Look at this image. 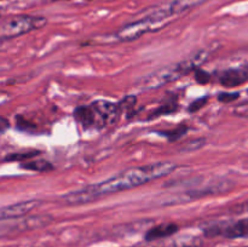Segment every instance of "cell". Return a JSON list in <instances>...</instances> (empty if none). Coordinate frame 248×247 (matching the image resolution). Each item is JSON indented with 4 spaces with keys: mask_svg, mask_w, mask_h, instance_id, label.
Wrapping results in <instances>:
<instances>
[{
    "mask_svg": "<svg viewBox=\"0 0 248 247\" xmlns=\"http://www.w3.org/2000/svg\"><path fill=\"white\" fill-rule=\"evenodd\" d=\"M176 169L177 165L171 161L132 167V169L120 172L98 184H91V185L79 189V190L72 191L63 196L62 200L67 205H84V203L98 200L102 196L137 188V186L149 183L155 179L169 176Z\"/></svg>",
    "mask_w": 248,
    "mask_h": 247,
    "instance_id": "cell-1",
    "label": "cell"
},
{
    "mask_svg": "<svg viewBox=\"0 0 248 247\" xmlns=\"http://www.w3.org/2000/svg\"><path fill=\"white\" fill-rule=\"evenodd\" d=\"M207 57L208 53L206 51H200V52L195 53V55L182 61V62L176 63V64L171 65V67L162 68V69L143 77L137 84V87L140 90L157 89V87L162 86V85L167 84V82L174 81V80L189 74L193 70H196L199 65H201L207 60Z\"/></svg>",
    "mask_w": 248,
    "mask_h": 247,
    "instance_id": "cell-2",
    "label": "cell"
},
{
    "mask_svg": "<svg viewBox=\"0 0 248 247\" xmlns=\"http://www.w3.org/2000/svg\"><path fill=\"white\" fill-rule=\"evenodd\" d=\"M46 23H47V19L40 16L21 15V16L10 17L0 23V38L10 40L16 36L44 28Z\"/></svg>",
    "mask_w": 248,
    "mask_h": 247,
    "instance_id": "cell-3",
    "label": "cell"
},
{
    "mask_svg": "<svg viewBox=\"0 0 248 247\" xmlns=\"http://www.w3.org/2000/svg\"><path fill=\"white\" fill-rule=\"evenodd\" d=\"M232 184L230 181H211L205 182L203 184H199L195 188H190L186 191H183L179 194L176 198L170 199L169 203H176V202H186V201L195 200V199L205 198L208 195H217L220 193H227L230 190Z\"/></svg>",
    "mask_w": 248,
    "mask_h": 247,
    "instance_id": "cell-4",
    "label": "cell"
},
{
    "mask_svg": "<svg viewBox=\"0 0 248 247\" xmlns=\"http://www.w3.org/2000/svg\"><path fill=\"white\" fill-rule=\"evenodd\" d=\"M165 26H166V23L157 22L150 17L145 16L121 28L120 31L114 34V38L119 41H132L140 38L144 34L159 31V29L164 28Z\"/></svg>",
    "mask_w": 248,
    "mask_h": 247,
    "instance_id": "cell-5",
    "label": "cell"
},
{
    "mask_svg": "<svg viewBox=\"0 0 248 247\" xmlns=\"http://www.w3.org/2000/svg\"><path fill=\"white\" fill-rule=\"evenodd\" d=\"M208 236H216V235H223L230 239L236 237H247L248 236V218H244L234 223H227V224L212 225L206 230Z\"/></svg>",
    "mask_w": 248,
    "mask_h": 247,
    "instance_id": "cell-6",
    "label": "cell"
},
{
    "mask_svg": "<svg viewBox=\"0 0 248 247\" xmlns=\"http://www.w3.org/2000/svg\"><path fill=\"white\" fill-rule=\"evenodd\" d=\"M39 205H40V201L39 200H26L5 206V207L0 208V220L16 219V218L24 217L31 211L38 207Z\"/></svg>",
    "mask_w": 248,
    "mask_h": 247,
    "instance_id": "cell-7",
    "label": "cell"
},
{
    "mask_svg": "<svg viewBox=\"0 0 248 247\" xmlns=\"http://www.w3.org/2000/svg\"><path fill=\"white\" fill-rule=\"evenodd\" d=\"M92 107L96 109L102 126L115 123L123 111L120 103H111L108 101H96L92 103Z\"/></svg>",
    "mask_w": 248,
    "mask_h": 247,
    "instance_id": "cell-8",
    "label": "cell"
},
{
    "mask_svg": "<svg viewBox=\"0 0 248 247\" xmlns=\"http://www.w3.org/2000/svg\"><path fill=\"white\" fill-rule=\"evenodd\" d=\"M202 245L201 239L196 236H181L176 239H162L150 241L149 244L140 245L135 247H200Z\"/></svg>",
    "mask_w": 248,
    "mask_h": 247,
    "instance_id": "cell-9",
    "label": "cell"
},
{
    "mask_svg": "<svg viewBox=\"0 0 248 247\" xmlns=\"http://www.w3.org/2000/svg\"><path fill=\"white\" fill-rule=\"evenodd\" d=\"M74 118L82 127L90 128V127H96V126L101 125L99 121L98 114H97L96 109L91 106H82L79 108L75 109L74 111ZM102 126V125H101Z\"/></svg>",
    "mask_w": 248,
    "mask_h": 247,
    "instance_id": "cell-10",
    "label": "cell"
},
{
    "mask_svg": "<svg viewBox=\"0 0 248 247\" xmlns=\"http://www.w3.org/2000/svg\"><path fill=\"white\" fill-rule=\"evenodd\" d=\"M177 232H178V225L174 224V223H164V224H159L148 230L147 234H145V240L150 242L167 239V237L176 234Z\"/></svg>",
    "mask_w": 248,
    "mask_h": 247,
    "instance_id": "cell-11",
    "label": "cell"
},
{
    "mask_svg": "<svg viewBox=\"0 0 248 247\" xmlns=\"http://www.w3.org/2000/svg\"><path fill=\"white\" fill-rule=\"evenodd\" d=\"M248 80V73L242 69H228L220 77L219 81L225 87H236L246 82Z\"/></svg>",
    "mask_w": 248,
    "mask_h": 247,
    "instance_id": "cell-12",
    "label": "cell"
},
{
    "mask_svg": "<svg viewBox=\"0 0 248 247\" xmlns=\"http://www.w3.org/2000/svg\"><path fill=\"white\" fill-rule=\"evenodd\" d=\"M205 1H207V0H172V1L165 4V7H166L170 16L174 17L177 15L184 14L193 7L203 4Z\"/></svg>",
    "mask_w": 248,
    "mask_h": 247,
    "instance_id": "cell-13",
    "label": "cell"
},
{
    "mask_svg": "<svg viewBox=\"0 0 248 247\" xmlns=\"http://www.w3.org/2000/svg\"><path fill=\"white\" fill-rule=\"evenodd\" d=\"M21 167L35 172H50L53 170V165L46 160H29V161L22 162Z\"/></svg>",
    "mask_w": 248,
    "mask_h": 247,
    "instance_id": "cell-14",
    "label": "cell"
},
{
    "mask_svg": "<svg viewBox=\"0 0 248 247\" xmlns=\"http://www.w3.org/2000/svg\"><path fill=\"white\" fill-rule=\"evenodd\" d=\"M38 150H31V152H27V153H12V154L7 155L5 157L6 161H19V162H24L28 161L29 159H33L34 156L39 155Z\"/></svg>",
    "mask_w": 248,
    "mask_h": 247,
    "instance_id": "cell-15",
    "label": "cell"
},
{
    "mask_svg": "<svg viewBox=\"0 0 248 247\" xmlns=\"http://www.w3.org/2000/svg\"><path fill=\"white\" fill-rule=\"evenodd\" d=\"M186 130H188V127L184 125H182V126H178V127L173 128V130L164 131L161 135L166 136V137H169L171 140H176V139H178L179 137H182V136L186 132Z\"/></svg>",
    "mask_w": 248,
    "mask_h": 247,
    "instance_id": "cell-16",
    "label": "cell"
},
{
    "mask_svg": "<svg viewBox=\"0 0 248 247\" xmlns=\"http://www.w3.org/2000/svg\"><path fill=\"white\" fill-rule=\"evenodd\" d=\"M232 115L239 116V118H248V102L235 106L232 110Z\"/></svg>",
    "mask_w": 248,
    "mask_h": 247,
    "instance_id": "cell-17",
    "label": "cell"
},
{
    "mask_svg": "<svg viewBox=\"0 0 248 247\" xmlns=\"http://www.w3.org/2000/svg\"><path fill=\"white\" fill-rule=\"evenodd\" d=\"M239 98V93L237 92H222L218 94V101L223 102V103H230Z\"/></svg>",
    "mask_w": 248,
    "mask_h": 247,
    "instance_id": "cell-18",
    "label": "cell"
},
{
    "mask_svg": "<svg viewBox=\"0 0 248 247\" xmlns=\"http://www.w3.org/2000/svg\"><path fill=\"white\" fill-rule=\"evenodd\" d=\"M195 79L196 81L199 82V84H207L208 81L211 80V75L208 74L207 72H205V70L200 69V68H198V69L195 70Z\"/></svg>",
    "mask_w": 248,
    "mask_h": 247,
    "instance_id": "cell-19",
    "label": "cell"
},
{
    "mask_svg": "<svg viewBox=\"0 0 248 247\" xmlns=\"http://www.w3.org/2000/svg\"><path fill=\"white\" fill-rule=\"evenodd\" d=\"M16 120H17V128H19V130L31 131V128L34 127L33 124L28 123V121H27L23 116H17Z\"/></svg>",
    "mask_w": 248,
    "mask_h": 247,
    "instance_id": "cell-20",
    "label": "cell"
},
{
    "mask_svg": "<svg viewBox=\"0 0 248 247\" xmlns=\"http://www.w3.org/2000/svg\"><path fill=\"white\" fill-rule=\"evenodd\" d=\"M207 97H203V98H200V99H196L195 102H193V103L190 104V107H189V111H196L199 110V109L201 108V107L205 106V103L207 102Z\"/></svg>",
    "mask_w": 248,
    "mask_h": 247,
    "instance_id": "cell-21",
    "label": "cell"
},
{
    "mask_svg": "<svg viewBox=\"0 0 248 247\" xmlns=\"http://www.w3.org/2000/svg\"><path fill=\"white\" fill-rule=\"evenodd\" d=\"M9 128H10V121L7 120L6 118H4V116L0 115V135L4 132H6Z\"/></svg>",
    "mask_w": 248,
    "mask_h": 247,
    "instance_id": "cell-22",
    "label": "cell"
},
{
    "mask_svg": "<svg viewBox=\"0 0 248 247\" xmlns=\"http://www.w3.org/2000/svg\"><path fill=\"white\" fill-rule=\"evenodd\" d=\"M232 210H234V212H237V213L248 212V201H247V202H245V203H241V205L235 206Z\"/></svg>",
    "mask_w": 248,
    "mask_h": 247,
    "instance_id": "cell-23",
    "label": "cell"
},
{
    "mask_svg": "<svg viewBox=\"0 0 248 247\" xmlns=\"http://www.w3.org/2000/svg\"><path fill=\"white\" fill-rule=\"evenodd\" d=\"M10 99V96L7 93H5V92H1L0 91V106H2L4 103H6L7 101Z\"/></svg>",
    "mask_w": 248,
    "mask_h": 247,
    "instance_id": "cell-24",
    "label": "cell"
},
{
    "mask_svg": "<svg viewBox=\"0 0 248 247\" xmlns=\"http://www.w3.org/2000/svg\"><path fill=\"white\" fill-rule=\"evenodd\" d=\"M7 43H9V40H7V39L0 38V51H2L4 48H6Z\"/></svg>",
    "mask_w": 248,
    "mask_h": 247,
    "instance_id": "cell-25",
    "label": "cell"
},
{
    "mask_svg": "<svg viewBox=\"0 0 248 247\" xmlns=\"http://www.w3.org/2000/svg\"><path fill=\"white\" fill-rule=\"evenodd\" d=\"M245 70H246V72H247V73H248V64H247V65H246V69H245Z\"/></svg>",
    "mask_w": 248,
    "mask_h": 247,
    "instance_id": "cell-26",
    "label": "cell"
},
{
    "mask_svg": "<svg viewBox=\"0 0 248 247\" xmlns=\"http://www.w3.org/2000/svg\"><path fill=\"white\" fill-rule=\"evenodd\" d=\"M87 1H91V0H87Z\"/></svg>",
    "mask_w": 248,
    "mask_h": 247,
    "instance_id": "cell-27",
    "label": "cell"
}]
</instances>
